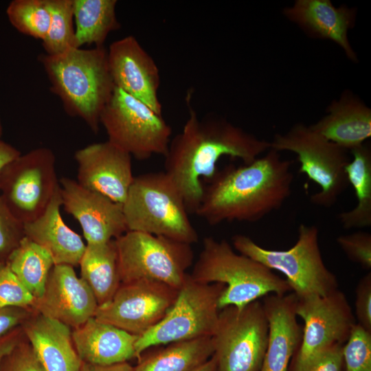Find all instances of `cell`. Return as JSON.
I'll return each mask as SVG.
<instances>
[{
    "mask_svg": "<svg viewBox=\"0 0 371 371\" xmlns=\"http://www.w3.org/2000/svg\"><path fill=\"white\" fill-rule=\"evenodd\" d=\"M193 371H216V360L214 355L206 362Z\"/></svg>",
    "mask_w": 371,
    "mask_h": 371,
    "instance_id": "7bdbcfd3",
    "label": "cell"
},
{
    "mask_svg": "<svg viewBox=\"0 0 371 371\" xmlns=\"http://www.w3.org/2000/svg\"><path fill=\"white\" fill-rule=\"evenodd\" d=\"M350 152L352 157L346 167V173L355 190L357 204L338 216L346 229L371 225V150L363 144Z\"/></svg>",
    "mask_w": 371,
    "mask_h": 371,
    "instance_id": "484cf974",
    "label": "cell"
},
{
    "mask_svg": "<svg viewBox=\"0 0 371 371\" xmlns=\"http://www.w3.org/2000/svg\"><path fill=\"white\" fill-rule=\"evenodd\" d=\"M27 315L24 308L0 306V337L22 322Z\"/></svg>",
    "mask_w": 371,
    "mask_h": 371,
    "instance_id": "f35d334b",
    "label": "cell"
},
{
    "mask_svg": "<svg viewBox=\"0 0 371 371\" xmlns=\"http://www.w3.org/2000/svg\"><path fill=\"white\" fill-rule=\"evenodd\" d=\"M20 155L17 149L0 139V174L7 164Z\"/></svg>",
    "mask_w": 371,
    "mask_h": 371,
    "instance_id": "60d3db41",
    "label": "cell"
},
{
    "mask_svg": "<svg viewBox=\"0 0 371 371\" xmlns=\"http://www.w3.org/2000/svg\"><path fill=\"white\" fill-rule=\"evenodd\" d=\"M110 74L115 85L161 115L158 96L159 68L137 38L128 35L113 42L107 50Z\"/></svg>",
    "mask_w": 371,
    "mask_h": 371,
    "instance_id": "2e32d148",
    "label": "cell"
},
{
    "mask_svg": "<svg viewBox=\"0 0 371 371\" xmlns=\"http://www.w3.org/2000/svg\"><path fill=\"white\" fill-rule=\"evenodd\" d=\"M328 113L310 127L348 152L371 137V110L350 91L327 109Z\"/></svg>",
    "mask_w": 371,
    "mask_h": 371,
    "instance_id": "603a6c76",
    "label": "cell"
},
{
    "mask_svg": "<svg viewBox=\"0 0 371 371\" xmlns=\"http://www.w3.org/2000/svg\"><path fill=\"white\" fill-rule=\"evenodd\" d=\"M108 141L138 159L153 155L164 157L172 129L161 114L140 100L115 87L100 118Z\"/></svg>",
    "mask_w": 371,
    "mask_h": 371,
    "instance_id": "8fae6325",
    "label": "cell"
},
{
    "mask_svg": "<svg viewBox=\"0 0 371 371\" xmlns=\"http://www.w3.org/2000/svg\"><path fill=\"white\" fill-rule=\"evenodd\" d=\"M225 286L194 280L188 273L177 299L165 317L155 326L139 335L135 348L136 357L154 346L212 337L216 326L218 302Z\"/></svg>",
    "mask_w": 371,
    "mask_h": 371,
    "instance_id": "ba28073f",
    "label": "cell"
},
{
    "mask_svg": "<svg viewBox=\"0 0 371 371\" xmlns=\"http://www.w3.org/2000/svg\"><path fill=\"white\" fill-rule=\"evenodd\" d=\"M59 183L62 205L79 223L87 243L108 242L128 231L121 204L71 178Z\"/></svg>",
    "mask_w": 371,
    "mask_h": 371,
    "instance_id": "9a60e30c",
    "label": "cell"
},
{
    "mask_svg": "<svg viewBox=\"0 0 371 371\" xmlns=\"http://www.w3.org/2000/svg\"><path fill=\"white\" fill-rule=\"evenodd\" d=\"M6 13L19 32L42 41L45 38L50 23L48 0H14Z\"/></svg>",
    "mask_w": 371,
    "mask_h": 371,
    "instance_id": "4dcf8cb0",
    "label": "cell"
},
{
    "mask_svg": "<svg viewBox=\"0 0 371 371\" xmlns=\"http://www.w3.org/2000/svg\"><path fill=\"white\" fill-rule=\"evenodd\" d=\"M178 292L166 284L148 280L121 283L113 297L98 306L94 317L139 336L165 317Z\"/></svg>",
    "mask_w": 371,
    "mask_h": 371,
    "instance_id": "5bb4252c",
    "label": "cell"
},
{
    "mask_svg": "<svg viewBox=\"0 0 371 371\" xmlns=\"http://www.w3.org/2000/svg\"><path fill=\"white\" fill-rule=\"evenodd\" d=\"M297 232L295 243L286 250L266 249L243 234L234 235L232 245L238 253L282 273L297 299L325 296L339 289L337 276L322 258L318 228L302 223Z\"/></svg>",
    "mask_w": 371,
    "mask_h": 371,
    "instance_id": "8992f818",
    "label": "cell"
},
{
    "mask_svg": "<svg viewBox=\"0 0 371 371\" xmlns=\"http://www.w3.org/2000/svg\"><path fill=\"white\" fill-rule=\"evenodd\" d=\"M283 14L308 36L337 43L351 60L357 56L348 40V30L355 23L356 10L346 5L335 7L330 0H297Z\"/></svg>",
    "mask_w": 371,
    "mask_h": 371,
    "instance_id": "ffe728a7",
    "label": "cell"
},
{
    "mask_svg": "<svg viewBox=\"0 0 371 371\" xmlns=\"http://www.w3.org/2000/svg\"><path fill=\"white\" fill-rule=\"evenodd\" d=\"M269 323L262 302L221 309L212 335L216 371H259L266 351Z\"/></svg>",
    "mask_w": 371,
    "mask_h": 371,
    "instance_id": "30bf717a",
    "label": "cell"
},
{
    "mask_svg": "<svg viewBox=\"0 0 371 371\" xmlns=\"http://www.w3.org/2000/svg\"><path fill=\"white\" fill-rule=\"evenodd\" d=\"M270 148L289 151L297 155L299 172L319 186L311 195L312 203L330 207L349 185L346 167L350 158L348 151L315 132L310 126L295 124L284 134H276Z\"/></svg>",
    "mask_w": 371,
    "mask_h": 371,
    "instance_id": "9c48e42d",
    "label": "cell"
},
{
    "mask_svg": "<svg viewBox=\"0 0 371 371\" xmlns=\"http://www.w3.org/2000/svg\"><path fill=\"white\" fill-rule=\"evenodd\" d=\"M5 262L36 299L41 297L54 265L51 255L44 248L24 236Z\"/></svg>",
    "mask_w": 371,
    "mask_h": 371,
    "instance_id": "f1b7e54d",
    "label": "cell"
},
{
    "mask_svg": "<svg viewBox=\"0 0 371 371\" xmlns=\"http://www.w3.org/2000/svg\"><path fill=\"white\" fill-rule=\"evenodd\" d=\"M40 59L51 91L67 113L81 118L98 133L101 113L115 89L104 46L73 47L58 55H41Z\"/></svg>",
    "mask_w": 371,
    "mask_h": 371,
    "instance_id": "3957f363",
    "label": "cell"
},
{
    "mask_svg": "<svg viewBox=\"0 0 371 371\" xmlns=\"http://www.w3.org/2000/svg\"><path fill=\"white\" fill-rule=\"evenodd\" d=\"M1 134H2V126H1V120H0V137L1 136Z\"/></svg>",
    "mask_w": 371,
    "mask_h": 371,
    "instance_id": "ee69618b",
    "label": "cell"
},
{
    "mask_svg": "<svg viewBox=\"0 0 371 371\" xmlns=\"http://www.w3.org/2000/svg\"><path fill=\"white\" fill-rule=\"evenodd\" d=\"M116 0H73L76 46H102L108 35L120 28Z\"/></svg>",
    "mask_w": 371,
    "mask_h": 371,
    "instance_id": "4316f807",
    "label": "cell"
},
{
    "mask_svg": "<svg viewBox=\"0 0 371 371\" xmlns=\"http://www.w3.org/2000/svg\"><path fill=\"white\" fill-rule=\"evenodd\" d=\"M187 102L188 117L182 131L170 139L164 172L180 192L188 213L195 214L203 193L201 179L210 181L215 175L221 157L238 158L247 164L269 150L270 142L222 117H200Z\"/></svg>",
    "mask_w": 371,
    "mask_h": 371,
    "instance_id": "6da1fadb",
    "label": "cell"
},
{
    "mask_svg": "<svg viewBox=\"0 0 371 371\" xmlns=\"http://www.w3.org/2000/svg\"><path fill=\"white\" fill-rule=\"evenodd\" d=\"M190 275L201 283H221L225 286L218 300L219 310L227 306L241 308L267 295L291 291L287 281L271 269L236 253L227 240L213 237L204 238Z\"/></svg>",
    "mask_w": 371,
    "mask_h": 371,
    "instance_id": "277c9868",
    "label": "cell"
},
{
    "mask_svg": "<svg viewBox=\"0 0 371 371\" xmlns=\"http://www.w3.org/2000/svg\"><path fill=\"white\" fill-rule=\"evenodd\" d=\"M60 186L43 213L23 224L25 236L44 248L54 265H79L86 245L81 237L63 220Z\"/></svg>",
    "mask_w": 371,
    "mask_h": 371,
    "instance_id": "7402d4cb",
    "label": "cell"
},
{
    "mask_svg": "<svg viewBox=\"0 0 371 371\" xmlns=\"http://www.w3.org/2000/svg\"><path fill=\"white\" fill-rule=\"evenodd\" d=\"M50 23L43 41L47 55L60 54L76 46L73 0H48Z\"/></svg>",
    "mask_w": 371,
    "mask_h": 371,
    "instance_id": "f546056e",
    "label": "cell"
},
{
    "mask_svg": "<svg viewBox=\"0 0 371 371\" xmlns=\"http://www.w3.org/2000/svg\"><path fill=\"white\" fill-rule=\"evenodd\" d=\"M343 346H336L310 362L301 371H344Z\"/></svg>",
    "mask_w": 371,
    "mask_h": 371,
    "instance_id": "74e56055",
    "label": "cell"
},
{
    "mask_svg": "<svg viewBox=\"0 0 371 371\" xmlns=\"http://www.w3.org/2000/svg\"><path fill=\"white\" fill-rule=\"evenodd\" d=\"M339 247L352 262L366 270L371 269V234L358 231L338 236Z\"/></svg>",
    "mask_w": 371,
    "mask_h": 371,
    "instance_id": "836d02e7",
    "label": "cell"
},
{
    "mask_svg": "<svg viewBox=\"0 0 371 371\" xmlns=\"http://www.w3.org/2000/svg\"><path fill=\"white\" fill-rule=\"evenodd\" d=\"M291 161L270 148L261 157L240 166L229 164L203 186L195 214L209 225L224 221L254 223L278 210L291 194Z\"/></svg>",
    "mask_w": 371,
    "mask_h": 371,
    "instance_id": "7a4b0ae2",
    "label": "cell"
},
{
    "mask_svg": "<svg viewBox=\"0 0 371 371\" xmlns=\"http://www.w3.org/2000/svg\"><path fill=\"white\" fill-rule=\"evenodd\" d=\"M213 354L212 337L174 342L141 360L134 371H193Z\"/></svg>",
    "mask_w": 371,
    "mask_h": 371,
    "instance_id": "83f0119b",
    "label": "cell"
},
{
    "mask_svg": "<svg viewBox=\"0 0 371 371\" xmlns=\"http://www.w3.org/2000/svg\"><path fill=\"white\" fill-rule=\"evenodd\" d=\"M80 371H134L127 361L109 366H98L82 363Z\"/></svg>",
    "mask_w": 371,
    "mask_h": 371,
    "instance_id": "ab89813d",
    "label": "cell"
},
{
    "mask_svg": "<svg viewBox=\"0 0 371 371\" xmlns=\"http://www.w3.org/2000/svg\"><path fill=\"white\" fill-rule=\"evenodd\" d=\"M122 206L128 231L190 245L199 240L183 199L165 172L135 177Z\"/></svg>",
    "mask_w": 371,
    "mask_h": 371,
    "instance_id": "5b68a950",
    "label": "cell"
},
{
    "mask_svg": "<svg viewBox=\"0 0 371 371\" xmlns=\"http://www.w3.org/2000/svg\"><path fill=\"white\" fill-rule=\"evenodd\" d=\"M293 292L269 294L262 302L269 323L268 341L259 371H288L302 338Z\"/></svg>",
    "mask_w": 371,
    "mask_h": 371,
    "instance_id": "d6986e66",
    "label": "cell"
},
{
    "mask_svg": "<svg viewBox=\"0 0 371 371\" xmlns=\"http://www.w3.org/2000/svg\"><path fill=\"white\" fill-rule=\"evenodd\" d=\"M0 371H45L27 342L21 341L3 358Z\"/></svg>",
    "mask_w": 371,
    "mask_h": 371,
    "instance_id": "d590c367",
    "label": "cell"
},
{
    "mask_svg": "<svg viewBox=\"0 0 371 371\" xmlns=\"http://www.w3.org/2000/svg\"><path fill=\"white\" fill-rule=\"evenodd\" d=\"M18 336L15 332H9L0 337V366L3 358L19 342Z\"/></svg>",
    "mask_w": 371,
    "mask_h": 371,
    "instance_id": "b9f144b4",
    "label": "cell"
},
{
    "mask_svg": "<svg viewBox=\"0 0 371 371\" xmlns=\"http://www.w3.org/2000/svg\"><path fill=\"white\" fill-rule=\"evenodd\" d=\"M131 157L108 140L88 145L74 155L77 182L122 205L135 177Z\"/></svg>",
    "mask_w": 371,
    "mask_h": 371,
    "instance_id": "e0dca14e",
    "label": "cell"
},
{
    "mask_svg": "<svg viewBox=\"0 0 371 371\" xmlns=\"http://www.w3.org/2000/svg\"><path fill=\"white\" fill-rule=\"evenodd\" d=\"M138 337L94 317L72 331L74 345L82 362L98 366L126 362L136 357Z\"/></svg>",
    "mask_w": 371,
    "mask_h": 371,
    "instance_id": "44dd1931",
    "label": "cell"
},
{
    "mask_svg": "<svg viewBox=\"0 0 371 371\" xmlns=\"http://www.w3.org/2000/svg\"><path fill=\"white\" fill-rule=\"evenodd\" d=\"M69 265H54L47 276L41 297L33 307L45 317L74 329L94 317L98 306L88 284Z\"/></svg>",
    "mask_w": 371,
    "mask_h": 371,
    "instance_id": "ac0fdd59",
    "label": "cell"
},
{
    "mask_svg": "<svg viewBox=\"0 0 371 371\" xmlns=\"http://www.w3.org/2000/svg\"><path fill=\"white\" fill-rule=\"evenodd\" d=\"M115 243L121 283L148 280L179 290L193 262L192 245L164 236L127 231Z\"/></svg>",
    "mask_w": 371,
    "mask_h": 371,
    "instance_id": "52a82bcc",
    "label": "cell"
},
{
    "mask_svg": "<svg viewBox=\"0 0 371 371\" xmlns=\"http://www.w3.org/2000/svg\"><path fill=\"white\" fill-rule=\"evenodd\" d=\"M355 317L358 324L371 332V273L358 282L355 289Z\"/></svg>",
    "mask_w": 371,
    "mask_h": 371,
    "instance_id": "8d00e7d4",
    "label": "cell"
},
{
    "mask_svg": "<svg viewBox=\"0 0 371 371\" xmlns=\"http://www.w3.org/2000/svg\"><path fill=\"white\" fill-rule=\"evenodd\" d=\"M36 298L11 270L5 262H0V306L27 308Z\"/></svg>",
    "mask_w": 371,
    "mask_h": 371,
    "instance_id": "d6a6232c",
    "label": "cell"
},
{
    "mask_svg": "<svg viewBox=\"0 0 371 371\" xmlns=\"http://www.w3.org/2000/svg\"><path fill=\"white\" fill-rule=\"evenodd\" d=\"M55 155L45 147L20 155L0 174V196L23 224L41 216L60 186Z\"/></svg>",
    "mask_w": 371,
    "mask_h": 371,
    "instance_id": "7c38bea8",
    "label": "cell"
},
{
    "mask_svg": "<svg viewBox=\"0 0 371 371\" xmlns=\"http://www.w3.org/2000/svg\"><path fill=\"white\" fill-rule=\"evenodd\" d=\"M24 332L45 371H80L82 362L70 327L38 314L26 323Z\"/></svg>",
    "mask_w": 371,
    "mask_h": 371,
    "instance_id": "cb8c5ba5",
    "label": "cell"
},
{
    "mask_svg": "<svg viewBox=\"0 0 371 371\" xmlns=\"http://www.w3.org/2000/svg\"><path fill=\"white\" fill-rule=\"evenodd\" d=\"M24 236L23 224L12 214L0 196V262L6 260Z\"/></svg>",
    "mask_w": 371,
    "mask_h": 371,
    "instance_id": "e575fe53",
    "label": "cell"
},
{
    "mask_svg": "<svg viewBox=\"0 0 371 371\" xmlns=\"http://www.w3.org/2000/svg\"><path fill=\"white\" fill-rule=\"evenodd\" d=\"M342 355L346 371H371V332L355 324Z\"/></svg>",
    "mask_w": 371,
    "mask_h": 371,
    "instance_id": "1f68e13d",
    "label": "cell"
},
{
    "mask_svg": "<svg viewBox=\"0 0 371 371\" xmlns=\"http://www.w3.org/2000/svg\"><path fill=\"white\" fill-rule=\"evenodd\" d=\"M295 313L304 327L289 371H301L328 350L344 346L357 323L346 295L339 289L325 296L297 298Z\"/></svg>",
    "mask_w": 371,
    "mask_h": 371,
    "instance_id": "4fadbf2b",
    "label": "cell"
},
{
    "mask_svg": "<svg viewBox=\"0 0 371 371\" xmlns=\"http://www.w3.org/2000/svg\"><path fill=\"white\" fill-rule=\"evenodd\" d=\"M79 265L81 278L93 293L98 306L109 302L121 284L115 240L87 243Z\"/></svg>",
    "mask_w": 371,
    "mask_h": 371,
    "instance_id": "d4e9b609",
    "label": "cell"
}]
</instances>
